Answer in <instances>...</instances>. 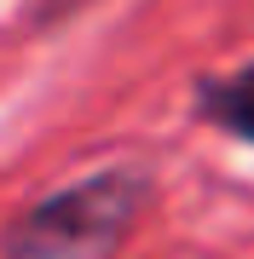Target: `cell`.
Returning <instances> with one entry per match:
<instances>
[{
    "instance_id": "1",
    "label": "cell",
    "mask_w": 254,
    "mask_h": 259,
    "mask_svg": "<svg viewBox=\"0 0 254 259\" xmlns=\"http://www.w3.org/2000/svg\"><path fill=\"white\" fill-rule=\"evenodd\" d=\"M151 202V167L110 161L29 202L0 231V259H110Z\"/></svg>"
},
{
    "instance_id": "2",
    "label": "cell",
    "mask_w": 254,
    "mask_h": 259,
    "mask_svg": "<svg viewBox=\"0 0 254 259\" xmlns=\"http://www.w3.org/2000/svg\"><path fill=\"white\" fill-rule=\"evenodd\" d=\"M191 110H197V121H208L214 133H226L237 144H254V64L226 69V75H202Z\"/></svg>"
},
{
    "instance_id": "3",
    "label": "cell",
    "mask_w": 254,
    "mask_h": 259,
    "mask_svg": "<svg viewBox=\"0 0 254 259\" xmlns=\"http://www.w3.org/2000/svg\"><path fill=\"white\" fill-rule=\"evenodd\" d=\"M81 6H93V0H35V23H64Z\"/></svg>"
}]
</instances>
